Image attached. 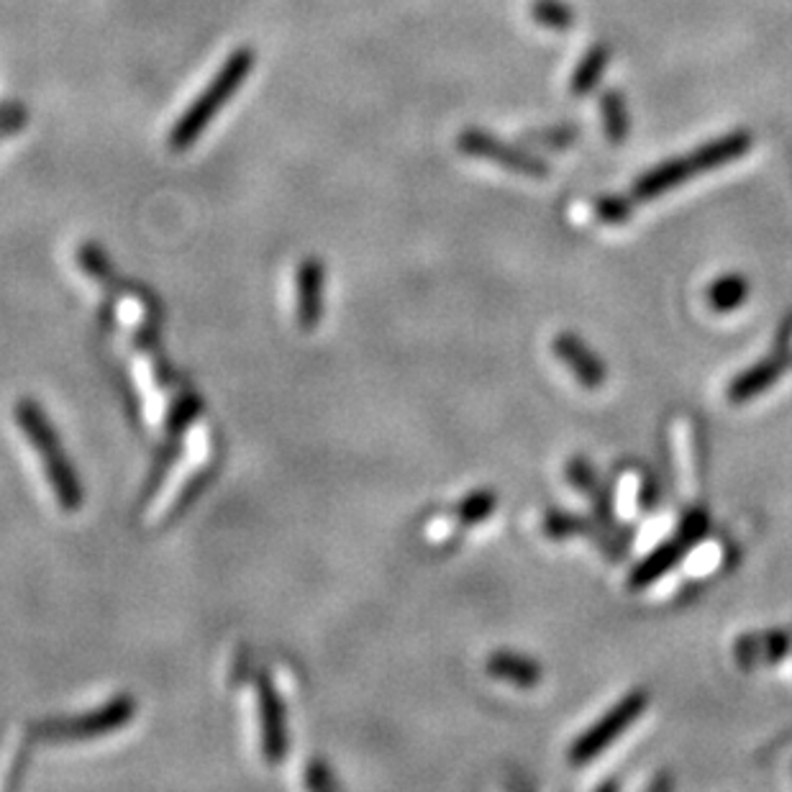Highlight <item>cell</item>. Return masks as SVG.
I'll use <instances>...</instances> for the list:
<instances>
[{"instance_id": "cell-1", "label": "cell", "mask_w": 792, "mask_h": 792, "mask_svg": "<svg viewBox=\"0 0 792 792\" xmlns=\"http://www.w3.org/2000/svg\"><path fill=\"white\" fill-rule=\"evenodd\" d=\"M254 62L256 54L252 47H239L237 52H231V56L221 64L218 73L213 75L209 88H205L201 96L185 109L183 116L175 121L173 131H169V149L185 152V149H190L203 137V131L213 124L218 111L231 101L234 92L247 83L249 75H252Z\"/></svg>"}, {"instance_id": "cell-2", "label": "cell", "mask_w": 792, "mask_h": 792, "mask_svg": "<svg viewBox=\"0 0 792 792\" xmlns=\"http://www.w3.org/2000/svg\"><path fill=\"white\" fill-rule=\"evenodd\" d=\"M16 418L24 433L32 441V447L37 449V454L45 456V469L49 482H52V490L56 495V501L62 503L64 511H77L83 505V488L77 482L75 469L70 467L67 454L56 441V433L49 418L45 416V411L39 408L34 401H21L16 405Z\"/></svg>"}, {"instance_id": "cell-3", "label": "cell", "mask_w": 792, "mask_h": 792, "mask_svg": "<svg viewBox=\"0 0 792 792\" xmlns=\"http://www.w3.org/2000/svg\"><path fill=\"white\" fill-rule=\"evenodd\" d=\"M646 705H649L646 690H631L629 695L620 697V701L613 705L598 724H592L590 729L569 746V762H573V765H588V762L595 759V756H601L613 741L624 737V731L629 729L631 724H637L641 713L646 711Z\"/></svg>"}, {"instance_id": "cell-4", "label": "cell", "mask_w": 792, "mask_h": 792, "mask_svg": "<svg viewBox=\"0 0 792 792\" xmlns=\"http://www.w3.org/2000/svg\"><path fill=\"white\" fill-rule=\"evenodd\" d=\"M456 147L469 156H477V160H488L501 164L505 169H513V173L526 175V177H541L549 175V167L539 156H533L531 152H524V149L508 147L503 144L501 139H495L488 131H480V128H465L456 139Z\"/></svg>"}, {"instance_id": "cell-5", "label": "cell", "mask_w": 792, "mask_h": 792, "mask_svg": "<svg viewBox=\"0 0 792 792\" xmlns=\"http://www.w3.org/2000/svg\"><path fill=\"white\" fill-rule=\"evenodd\" d=\"M256 701H260L264 756H267L269 765H277L288 754V733H285V711L280 697H277L273 680L267 675H260V680H256Z\"/></svg>"}, {"instance_id": "cell-6", "label": "cell", "mask_w": 792, "mask_h": 792, "mask_svg": "<svg viewBox=\"0 0 792 792\" xmlns=\"http://www.w3.org/2000/svg\"><path fill=\"white\" fill-rule=\"evenodd\" d=\"M134 716V701L131 697H116L111 705H105L103 711L90 713L80 720H70V724L54 726V731H47V737L52 739H92L103 737V733H111L118 726H124Z\"/></svg>"}, {"instance_id": "cell-7", "label": "cell", "mask_w": 792, "mask_h": 792, "mask_svg": "<svg viewBox=\"0 0 792 792\" xmlns=\"http://www.w3.org/2000/svg\"><path fill=\"white\" fill-rule=\"evenodd\" d=\"M554 352L562 362H565V367L569 369V373L580 380L582 388H588V390L603 388L605 377H608L603 360L592 352V349L584 344L577 334H560V337L554 339Z\"/></svg>"}, {"instance_id": "cell-8", "label": "cell", "mask_w": 792, "mask_h": 792, "mask_svg": "<svg viewBox=\"0 0 792 792\" xmlns=\"http://www.w3.org/2000/svg\"><path fill=\"white\" fill-rule=\"evenodd\" d=\"M324 264L318 256H309L301 262L296 277L298 288V324L303 331H313L320 320V296H324Z\"/></svg>"}, {"instance_id": "cell-9", "label": "cell", "mask_w": 792, "mask_h": 792, "mask_svg": "<svg viewBox=\"0 0 792 792\" xmlns=\"http://www.w3.org/2000/svg\"><path fill=\"white\" fill-rule=\"evenodd\" d=\"M788 365H790L788 356H782V354L767 356V360L756 362L754 367L744 369L739 377H733L729 390H726V395H729V401L733 405L749 403L752 398L762 395V392H767L769 388H772V385L784 375Z\"/></svg>"}, {"instance_id": "cell-10", "label": "cell", "mask_w": 792, "mask_h": 792, "mask_svg": "<svg viewBox=\"0 0 792 792\" xmlns=\"http://www.w3.org/2000/svg\"><path fill=\"white\" fill-rule=\"evenodd\" d=\"M692 175H697V173H695V167H692L690 154L684 156V160H667V162L656 164L654 169H649V173H644L637 183H633V190H631L633 201H654V198H659L662 192L688 183Z\"/></svg>"}, {"instance_id": "cell-11", "label": "cell", "mask_w": 792, "mask_h": 792, "mask_svg": "<svg viewBox=\"0 0 792 792\" xmlns=\"http://www.w3.org/2000/svg\"><path fill=\"white\" fill-rule=\"evenodd\" d=\"M752 144H754L752 134L733 131V134H726L724 139L708 141V144L695 149V152L690 154V162H692V167H695V173H708V169L724 167V164L741 160V156L752 149Z\"/></svg>"}, {"instance_id": "cell-12", "label": "cell", "mask_w": 792, "mask_h": 792, "mask_svg": "<svg viewBox=\"0 0 792 792\" xmlns=\"http://www.w3.org/2000/svg\"><path fill=\"white\" fill-rule=\"evenodd\" d=\"M684 554H688V546H684L677 537L665 541V544H659L654 552H649L644 560L633 567V573L629 575V588L644 590L656 580H662L669 569L677 567V562H680Z\"/></svg>"}, {"instance_id": "cell-13", "label": "cell", "mask_w": 792, "mask_h": 792, "mask_svg": "<svg viewBox=\"0 0 792 792\" xmlns=\"http://www.w3.org/2000/svg\"><path fill=\"white\" fill-rule=\"evenodd\" d=\"M488 672L498 680L518 684V688H537L541 682V665L516 652H495L488 662Z\"/></svg>"}, {"instance_id": "cell-14", "label": "cell", "mask_w": 792, "mask_h": 792, "mask_svg": "<svg viewBox=\"0 0 792 792\" xmlns=\"http://www.w3.org/2000/svg\"><path fill=\"white\" fill-rule=\"evenodd\" d=\"M567 477L577 490L584 492V495L590 498L592 505H595V516L601 518L603 524H611V520H613L611 498H608V492H605L603 485L598 482V475H595V469L590 467V462L582 460V456H575V460H569L567 462Z\"/></svg>"}, {"instance_id": "cell-15", "label": "cell", "mask_w": 792, "mask_h": 792, "mask_svg": "<svg viewBox=\"0 0 792 792\" xmlns=\"http://www.w3.org/2000/svg\"><path fill=\"white\" fill-rule=\"evenodd\" d=\"M749 298V280L744 275H724L718 277L716 282L711 285L708 292H705V301H708L711 311L716 313H731L741 309Z\"/></svg>"}, {"instance_id": "cell-16", "label": "cell", "mask_w": 792, "mask_h": 792, "mask_svg": "<svg viewBox=\"0 0 792 792\" xmlns=\"http://www.w3.org/2000/svg\"><path fill=\"white\" fill-rule=\"evenodd\" d=\"M608 60H611V54L603 45L590 47L588 54L582 56V62L577 64L573 80H569V90H573V96L582 98V96H588L590 90H595L605 73V67H608Z\"/></svg>"}, {"instance_id": "cell-17", "label": "cell", "mask_w": 792, "mask_h": 792, "mask_svg": "<svg viewBox=\"0 0 792 792\" xmlns=\"http://www.w3.org/2000/svg\"><path fill=\"white\" fill-rule=\"evenodd\" d=\"M601 113H603V126H605V137H608L611 144H624L626 137H629V128H631V118H629V109H626L624 96L620 90H608L601 101Z\"/></svg>"}, {"instance_id": "cell-18", "label": "cell", "mask_w": 792, "mask_h": 792, "mask_svg": "<svg viewBox=\"0 0 792 792\" xmlns=\"http://www.w3.org/2000/svg\"><path fill=\"white\" fill-rule=\"evenodd\" d=\"M544 533L546 537L554 539H567V537H577V533H584V537H595V526H590L588 520L580 516H573V513H562V511H552L546 513L544 518Z\"/></svg>"}, {"instance_id": "cell-19", "label": "cell", "mask_w": 792, "mask_h": 792, "mask_svg": "<svg viewBox=\"0 0 792 792\" xmlns=\"http://www.w3.org/2000/svg\"><path fill=\"white\" fill-rule=\"evenodd\" d=\"M531 16L541 26L554 28V32H567V28L575 26V11L567 3H562V0H537L531 9Z\"/></svg>"}, {"instance_id": "cell-20", "label": "cell", "mask_w": 792, "mask_h": 792, "mask_svg": "<svg viewBox=\"0 0 792 792\" xmlns=\"http://www.w3.org/2000/svg\"><path fill=\"white\" fill-rule=\"evenodd\" d=\"M495 505H498L495 492L475 490L473 495H467L465 501L460 503V508H456V516H460V520L465 526H475L488 516H492V513H495Z\"/></svg>"}, {"instance_id": "cell-21", "label": "cell", "mask_w": 792, "mask_h": 792, "mask_svg": "<svg viewBox=\"0 0 792 792\" xmlns=\"http://www.w3.org/2000/svg\"><path fill=\"white\" fill-rule=\"evenodd\" d=\"M708 531H711V516H708V513H705L703 508H692L682 516L680 528H677V539H680L688 549H692L695 544H701L705 537H708Z\"/></svg>"}, {"instance_id": "cell-22", "label": "cell", "mask_w": 792, "mask_h": 792, "mask_svg": "<svg viewBox=\"0 0 792 792\" xmlns=\"http://www.w3.org/2000/svg\"><path fill=\"white\" fill-rule=\"evenodd\" d=\"M756 641V659H765L767 665H777L790 652V637L780 629L767 631L765 637H754Z\"/></svg>"}, {"instance_id": "cell-23", "label": "cell", "mask_w": 792, "mask_h": 792, "mask_svg": "<svg viewBox=\"0 0 792 792\" xmlns=\"http://www.w3.org/2000/svg\"><path fill=\"white\" fill-rule=\"evenodd\" d=\"M595 211H598V218L603 221V224H626V221L631 218L633 213V201L631 198H620V196H603L601 201L595 203Z\"/></svg>"}, {"instance_id": "cell-24", "label": "cell", "mask_w": 792, "mask_h": 792, "mask_svg": "<svg viewBox=\"0 0 792 792\" xmlns=\"http://www.w3.org/2000/svg\"><path fill=\"white\" fill-rule=\"evenodd\" d=\"M28 124V111L21 103H3L0 105V137H11Z\"/></svg>"}, {"instance_id": "cell-25", "label": "cell", "mask_w": 792, "mask_h": 792, "mask_svg": "<svg viewBox=\"0 0 792 792\" xmlns=\"http://www.w3.org/2000/svg\"><path fill=\"white\" fill-rule=\"evenodd\" d=\"M528 139H533L537 144H544L552 149H565V147H573L577 141V128H569V126L549 128V131L533 134V137H528Z\"/></svg>"}, {"instance_id": "cell-26", "label": "cell", "mask_w": 792, "mask_h": 792, "mask_svg": "<svg viewBox=\"0 0 792 792\" xmlns=\"http://www.w3.org/2000/svg\"><path fill=\"white\" fill-rule=\"evenodd\" d=\"M656 501H659V495H656V482L646 480L644 488H641V508L652 511L656 508Z\"/></svg>"}]
</instances>
